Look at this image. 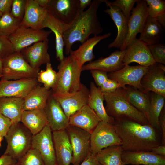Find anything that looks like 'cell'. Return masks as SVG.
I'll list each match as a JSON object with an SVG mask.
<instances>
[{
  "label": "cell",
  "instance_id": "obj_1",
  "mask_svg": "<svg viewBox=\"0 0 165 165\" xmlns=\"http://www.w3.org/2000/svg\"><path fill=\"white\" fill-rule=\"evenodd\" d=\"M113 125L123 151H151L161 145L159 130L149 124L121 118L115 119Z\"/></svg>",
  "mask_w": 165,
  "mask_h": 165
},
{
  "label": "cell",
  "instance_id": "obj_2",
  "mask_svg": "<svg viewBox=\"0 0 165 165\" xmlns=\"http://www.w3.org/2000/svg\"><path fill=\"white\" fill-rule=\"evenodd\" d=\"M104 0H94L86 10L79 12L72 22L65 27L63 34L65 51L69 55L75 42L82 44L91 35H98L103 31L98 20L97 10Z\"/></svg>",
  "mask_w": 165,
  "mask_h": 165
},
{
  "label": "cell",
  "instance_id": "obj_3",
  "mask_svg": "<svg viewBox=\"0 0 165 165\" xmlns=\"http://www.w3.org/2000/svg\"><path fill=\"white\" fill-rule=\"evenodd\" d=\"M104 94L106 111L114 119L126 118L141 124H149L146 115L128 101L124 89L120 87L113 92Z\"/></svg>",
  "mask_w": 165,
  "mask_h": 165
},
{
  "label": "cell",
  "instance_id": "obj_4",
  "mask_svg": "<svg viewBox=\"0 0 165 165\" xmlns=\"http://www.w3.org/2000/svg\"><path fill=\"white\" fill-rule=\"evenodd\" d=\"M57 78L52 92L60 94L73 93L80 90L82 71L76 61L70 55L64 57L58 65Z\"/></svg>",
  "mask_w": 165,
  "mask_h": 165
},
{
  "label": "cell",
  "instance_id": "obj_5",
  "mask_svg": "<svg viewBox=\"0 0 165 165\" xmlns=\"http://www.w3.org/2000/svg\"><path fill=\"white\" fill-rule=\"evenodd\" d=\"M33 136L20 122L13 123L5 137L7 146L4 154L17 160L31 148Z\"/></svg>",
  "mask_w": 165,
  "mask_h": 165
},
{
  "label": "cell",
  "instance_id": "obj_6",
  "mask_svg": "<svg viewBox=\"0 0 165 165\" xmlns=\"http://www.w3.org/2000/svg\"><path fill=\"white\" fill-rule=\"evenodd\" d=\"M39 71L29 64L20 52H14L3 59V76L1 79L16 80L37 78Z\"/></svg>",
  "mask_w": 165,
  "mask_h": 165
},
{
  "label": "cell",
  "instance_id": "obj_7",
  "mask_svg": "<svg viewBox=\"0 0 165 165\" xmlns=\"http://www.w3.org/2000/svg\"><path fill=\"white\" fill-rule=\"evenodd\" d=\"M121 144L113 125L101 121L91 133L90 153L95 155L104 148Z\"/></svg>",
  "mask_w": 165,
  "mask_h": 165
},
{
  "label": "cell",
  "instance_id": "obj_8",
  "mask_svg": "<svg viewBox=\"0 0 165 165\" xmlns=\"http://www.w3.org/2000/svg\"><path fill=\"white\" fill-rule=\"evenodd\" d=\"M72 149V165H79L90 152V135L89 132L69 125L66 129Z\"/></svg>",
  "mask_w": 165,
  "mask_h": 165
},
{
  "label": "cell",
  "instance_id": "obj_9",
  "mask_svg": "<svg viewBox=\"0 0 165 165\" xmlns=\"http://www.w3.org/2000/svg\"><path fill=\"white\" fill-rule=\"evenodd\" d=\"M52 32L44 30H36L19 26L8 37L14 52H20L23 49L33 44L48 38Z\"/></svg>",
  "mask_w": 165,
  "mask_h": 165
},
{
  "label": "cell",
  "instance_id": "obj_10",
  "mask_svg": "<svg viewBox=\"0 0 165 165\" xmlns=\"http://www.w3.org/2000/svg\"><path fill=\"white\" fill-rule=\"evenodd\" d=\"M148 16L147 6L145 0H138L136 7L128 20V31L126 39L120 48L125 50L136 38L138 33L142 31Z\"/></svg>",
  "mask_w": 165,
  "mask_h": 165
},
{
  "label": "cell",
  "instance_id": "obj_11",
  "mask_svg": "<svg viewBox=\"0 0 165 165\" xmlns=\"http://www.w3.org/2000/svg\"><path fill=\"white\" fill-rule=\"evenodd\" d=\"M31 148L39 152L45 165H57L52 131L48 125L33 135Z\"/></svg>",
  "mask_w": 165,
  "mask_h": 165
},
{
  "label": "cell",
  "instance_id": "obj_12",
  "mask_svg": "<svg viewBox=\"0 0 165 165\" xmlns=\"http://www.w3.org/2000/svg\"><path fill=\"white\" fill-rule=\"evenodd\" d=\"M149 67L140 65H126L118 71L110 72L108 74V78L117 82L123 89L126 88L127 85L142 91L141 80Z\"/></svg>",
  "mask_w": 165,
  "mask_h": 165
},
{
  "label": "cell",
  "instance_id": "obj_13",
  "mask_svg": "<svg viewBox=\"0 0 165 165\" xmlns=\"http://www.w3.org/2000/svg\"><path fill=\"white\" fill-rule=\"evenodd\" d=\"M89 90L83 84L82 88L73 93H53V97L59 103L67 116L69 117L83 106L87 105Z\"/></svg>",
  "mask_w": 165,
  "mask_h": 165
},
{
  "label": "cell",
  "instance_id": "obj_14",
  "mask_svg": "<svg viewBox=\"0 0 165 165\" xmlns=\"http://www.w3.org/2000/svg\"><path fill=\"white\" fill-rule=\"evenodd\" d=\"M165 67L156 63L150 67L141 81L142 91H152L165 97Z\"/></svg>",
  "mask_w": 165,
  "mask_h": 165
},
{
  "label": "cell",
  "instance_id": "obj_15",
  "mask_svg": "<svg viewBox=\"0 0 165 165\" xmlns=\"http://www.w3.org/2000/svg\"><path fill=\"white\" fill-rule=\"evenodd\" d=\"M37 78L16 80H0V98L13 97L24 98L39 85Z\"/></svg>",
  "mask_w": 165,
  "mask_h": 165
},
{
  "label": "cell",
  "instance_id": "obj_16",
  "mask_svg": "<svg viewBox=\"0 0 165 165\" xmlns=\"http://www.w3.org/2000/svg\"><path fill=\"white\" fill-rule=\"evenodd\" d=\"M123 62L124 65L133 62L139 65L149 67L156 63L153 60L147 46L145 43L136 38L127 47Z\"/></svg>",
  "mask_w": 165,
  "mask_h": 165
},
{
  "label": "cell",
  "instance_id": "obj_17",
  "mask_svg": "<svg viewBox=\"0 0 165 165\" xmlns=\"http://www.w3.org/2000/svg\"><path fill=\"white\" fill-rule=\"evenodd\" d=\"M79 0H51L48 11L63 23L69 25L79 12Z\"/></svg>",
  "mask_w": 165,
  "mask_h": 165
},
{
  "label": "cell",
  "instance_id": "obj_18",
  "mask_svg": "<svg viewBox=\"0 0 165 165\" xmlns=\"http://www.w3.org/2000/svg\"><path fill=\"white\" fill-rule=\"evenodd\" d=\"M49 39L35 43L22 50L20 52L23 57L34 69L39 71L43 64L50 63L48 52Z\"/></svg>",
  "mask_w": 165,
  "mask_h": 165
},
{
  "label": "cell",
  "instance_id": "obj_19",
  "mask_svg": "<svg viewBox=\"0 0 165 165\" xmlns=\"http://www.w3.org/2000/svg\"><path fill=\"white\" fill-rule=\"evenodd\" d=\"M44 109L48 125L52 131L66 129L69 125V118L59 103L53 96L52 93Z\"/></svg>",
  "mask_w": 165,
  "mask_h": 165
},
{
  "label": "cell",
  "instance_id": "obj_20",
  "mask_svg": "<svg viewBox=\"0 0 165 165\" xmlns=\"http://www.w3.org/2000/svg\"><path fill=\"white\" fill-rule=\"evenodd\" d=\"M104 2L107 7L104 12L109 15L117 29V34L116 38L108 45V47L109 48L114 47L120 49L127 35L128 20L117 7L111 4L107 0H104Z\"/></svg>",
  "mask_w": 165,
  "mask_h": 165
},
{
  "label": "cell",
  "instance_id": "obj_21",
  "mask_svg": "<svg viewBox=\"0 0 165 165\" xmlns=\"http://www.w3.org/2000/svg\"><path fill=\"white\" fill-rule=\"evenodd\" d=\"M126 51V50L115 51L108 57H101L84 65L82 71L98 70L109 72L118 71L125 66L123 60Z\"/></svg>",
  "mask_w": 165,
  "mask_h": 165
},
{
  "label": "cell",
  "instance_id": "obj_22",
  "mask_svg": "<svg viewBox=\"0 0 165 165\" xmlns=\"http://www.w3.org/2000/svg\"><path fill=\"white\" fill-rule=\"evenodd\" d=\"M57 165H70L72 149L66 130L52 131Z\"/></svg>",
  "mask_w": 165,
  "mask_h": 165
},
{
  "label": "cell",
  "instance_id": "obj_23",
  "mask_svg": "<svg viewBox=\"0 0 165 165\" xmlns=\"http://www.w3.org/2000/svg\"><path fill=\"white\" fill-rule=\"evenodd\" d=\"M48 13L47 9L41 7L36 0H26L24 14L19 26L42 29V26Z\"/></svg>",
  "mask_w": 165,
  "mask_h": 165
},
{
  "label": "cell",
  "instance_id": "obj_24",
  "mask_svg": "<svg viewBox=\"0 0 165 165\" xmlns=\"http://www.w3.org/2000/svg\"><path fill=\"white\" fill-rule=\"evenodd\" d=\"M122 160L124 165H165V156L151 151H123Z\"/></svg>",
  "mask_w": 165,
  "mask_h": 165
},
{
  "label": "cell",
  "instance_id": "obj_25",
  "mask_svg": "<svg viewBox=\"0 0 165 165\" xmlns=\"http://www.w3.org/2000/svg\"><path fill=\"white\" fill-rule=\"evenodd\" d=\"M101 121L95 112L88 105L83 106L69 118V124L90 134Z\"/></svg>",
  "mask_w": 165,
  "mask_h": 165
},
{
  "label": "cell",
  "instance_id": "obj_26",
  "mask_svg": "<svg viewBox=\"0 0 165 165\" xmlns=\"http://www.w3.org/2000/svg\"><path fill=\"white\" fill-rule=\"evenodd\" d=\"M111 34V32H108L101 35H94L89 38L81 44L77 49L74 51L72 50L70 55L82 68L85 63L92 61L95 58L93 53L95 46L100 41L108 38Z\"/></svg>",
  "mask_w": 165,
  "mask_h": 165
},
{
  "label": "cell",
  "instance_id": "obj_27",
  "mask_svg": "<svg viewBox=\"0 0 165 165\" xmlns=\"http://www.w3.org/2000/svg\"><path fill=\"white\" fill-rule=\"evenodd\" d=\"M66 25L48 11L47 16L42 26V29L46 28H48L55 35L56 57L60 62L62 60L64 57V43L63 34Z\"/></svg>",
  "mask_w": 165,
  "mask_h": 165
},
{
  "label": "cell",
  "instance_id": "obj_28",
  "mask_svg": "<svg viewBox=\"0 0 165 165\" xmlns=\"http://www.w3.org/2000/svg\"><path fill=\"white\" fill-rule=\"evenodd\" d=\"M89 91L87 105L94 110L101 121L113 125L115 119L108 115L104 105V93L93 82L90 83Z\"/></svg>",
  "mask_w": 165,
  "mask_h": 165
},
{
  "label": "cell",
  "instance_id": "obj_29",
  "mask_svg": "<svg viewBox=\"0 0 165 165\" xmlns=\"http://www.w3.org/2000/svg\"><path fill=\"white\" fill-rule=\"evenodd\" d=\"M20 122L33 135L40 132L48 125L44 109L23 111Z\"/></svg>",
  "mask_w": 165,
  "mask_h": 165
},
{
  "label": "cell",
  "instance_id": "obj_30",
  "mask_svg": "<svg viewBox=\"0 0 165 165\" xmlns=\"http://www.w3.org/2000/svg\"><path fill=\"white\" fill-rule=\"evenodd\" d=\"M52 93V90L38 85L24 98L23 111L44 109Z\"/></svg>",
  "mask_w": 165,
  "mask_h": 165
},
{
  "label": "cell",
  "instance_id": "obj_31",
  "mask_svg": "<svg viewBox=\"0 0 165 165\" xmlns=\"http://www.w3.org/2000/svg\"><path fill=\"white\" fill-rule=\"evenodd\" d=\"M24 100V98L13 97L0 98V113L13 123L20 122Z\"/></svg>",
  "mask_w": 165,
  "mask_h": 165
},
{
  "label": "cell",
  "instance_id": "obj_32",
  "mask_svg": "<svg viewBox=\"0 0 165 165\" xmlns=\"http://www.w3.org/2000/svg\"><path fill=\"white\" fill-rule=\"evenodd\" d=\"M163 31L162 26L156 18L148 16L144 29L138 39L148 46L155 44L161 38Z\"/></svg>",
  "mask_w": 165,
  "mask_h": 165
},
{
  "label": "cell",
  "instance_id": "obj_33",
  "mask_svg": "<svg viewBox=\"0 0 165 165\" xmlns=\"http://www.w3.org/2000/svg\"><path fill=\"white\" fill-rule=\"evenodd\" d=\"M124 89L128 101L147 117L150 105L148 93H145L133 87L127 86Z\"/></svg>",
  "mask_w": 165,
  "mask_h": 165
},
{
  "label": "cell",
  "instance_id": "obj_34",
  "mask_svg": "<svg viewBox=\"0 0 165 165\" xmlns=\"http://www.w3.org/2000/svg\"><path fill=\"white\" fill-rule=\"evenodd\" d=\"M165 97L152 92L150 97V105L147 116L149 124L160 131L159 117L165 106Z\"/></svg>",
  "mask_w": 165,
  "mask_h": 165
},
{
  "label": "cell",
  "instance_id": "obj_35",
  "mask_svg": "<svg viewBox=\"0 0 165 165\" xmlns=\"http://www.w3.org/2000/svg\"><path fill=\"white\" fill-rule=\"evenodd\" d=\"M121 145L104 148L95 155L102 165H124L122 160L123 151Z\"/></svg>",
  "mask_w": 165,
  "mask_h": 165
},
{
  "label": "cell",
  "instance_id": "obj_36",
  "mask_svg": "<svg viewBox=\"0 0 165 165\" xmlns=\"http://www.w3.org/2000/svg\"><path fill=\"white\" fill-rule=\"evenodd\" d=\"M20 22L10 13L3 14L0 18V36L8 37L16 31Z\"/></svg>",
  "mask_w": 165,
  "mask_h": 165
},
{
  "label": "cell",
  "instance_id": "obj_37",
  "mask_svg": "<svg viewBox=\"0 0 165 165\" xmlns=\"http://www.w3.org/2000/svg\"><path fill=\"white\" fill-rule=\"evenodd\" d=\"M57 78V72L53 68L51 63L46 64V69L41 70L38 73L37 79L38 82L43 84V86L48 90L53 89Z\"/></svg>",
  "mask_w": 165,
  "mask_h": 165
},
{
  "label": "cell",
  "instance_id": "obj_38",
  "mask_svg": "<svg viewBox=\"0 0 165 165\" xmlns=\"http://www.w3.org/2000/svg\"><path fill=\"white\" fill-rule=\"evenodd\" d=\"M16 164V165H45L39 152L31 148L17 160Z\"/></svg>",
  "mask_w": 165,
  "mask_h": 165
},
{
  "label": "cell",
  "instance_id": "obj_39",
  "mask_svg": "<svg viewBox=\"0 0 165 165\" xmlns=\"http://www.w3.org/2000/svg\"><path fill=\"white\" fill-rule=\"evenodd\" d=\"M148 16L152 18L165 14V1L162 0H145Z\"/></svg>",
  "mask_w": 165,
  "mask_h": 165
},
{
  "label": "cell",
  "instance_id": "obj_40",
  "mask_svg": "<svg viewBox=\"0 0 165 165\" xmlns=\"http://www.w3.org/2000/svg\"><path fill=\"white\" fill-rule=\"evenodd\" d=\"M152 57L156 63L165 64V46L157 43L148 46Z\"/></svg>",
  "mask_w": 165,
  "mask_h": 165
},
{
  "label": "cell",
  "instance_id": "obj_41",
  "mask_svg": "<svg viewBox=\"0 0 165 165\" xmlns=\"http://www.w3.org/2000/svg\"><path fill=\"white\" fill-rule=\"evenodd\" d=\"M138 0H116L110 3L117 7L121 10L122 12L127 19L128 20L131 14V11L133 6Z\"/></svg>",
  "mask_w": 165,
  "mask_h": 165
},
{
  "label": "cell",
  "instance_id": "obj_42",
  "mask_svg": "<svg viewBox=\"0 0 165 165\" xmlns=\"http://www.w3.org/2000/svg\"><path fill=\"white\" fill-rule=\"evenodd\" d=\"M26 0H13L10 14L21 21L25 13Z\"/></svg>",
  "mask_w": 165,
  "mask_h": 165
},
{
  "label": "cell",
  "instance_id": "obj_43",
  "mask_svg": "<svg viewBox=\"0 0 165 165\" xmlns=\"http://www.w3.org/2000/svg\"><path fill=\"white\" fill-rule=\"evenodd\" d=\"M14 52L13 45L8 37L0 36V58L3 59Z\"/></svg>",
  "mask_w": 165,
  "mask_h": 165
},
{
  "label": "cell",
  "instance_id": "obj_44",
  "mask_svg": "<svg viewBox=\"0 0 165 165\" xmlns=\"http://www.w3.org/2000/svg\"><path fill=\"white\" fill-rule=\"evenodd\" d=\"M99 87L103 93H110L115 92L117 89L121 87L117 82L108 78Z\"/></svg>",
  "mask_w": 165,
  "mask_h": 165
},
{
  "label": "cell",
  "instance_id": "obj_45",
  "mask_svg": "<svg viewBox=\"0 0 165 165\" xmlns=\"http://www.w3.org/2000/svg\"><path fill=\"white\" fill-rule=\"evenodd\" d=\"M96 85L100 87L108 78L107 72L98 70H90Z\"/></svg>",
  "mask_w": 165,
  "mask_h": 165
},
{
  "label": "cell",
  "instance_id": "obj_46",
  "mask_svg": "<svg viewBox=\"0 0 165 165\" xmlns=\"http://www.w3.org/2000/svg\"><path fill=\"white\" fill-rule=\"evenodd\" d=\"M13 124L10 119L0 113V135L5 137Z\"/></svg>",
  "mask_w": 165,
  "mask_h": 165
},
{
  "label": "cell",
  "instance_id": "obj_47",
  "mask_svg": "<svg viewBox=\"0 0 165 165\" xmlns=\"http://www.w3.org/2000/svg\"><path fill=\"white\" fill-rule=\"evenodd\" d=\"M159 125L161 132V145H165V106L163 107L159 117Z\"/></svg>",
  "mask_w": 165,
  "mask_h": 165
},
{
  "label": "cell",
  "instance_id": "obj_48",
  "mask_svg": "<svg viewBox=\"0 0 165 165\" xmlns=\"http://www.w3.org/2000/svg\"><path fill=\"white\" fill-rule=\"evenodd\" d=\"M13 0H0V11L3 14L10 13Z\"/></svg>",
  "mask_w": 165,
  "mask_h": 165
},
{
  "label": "cell",
  "instance_id": "obj_49",
  "mask_svg": "<svg viewBox=\"0 0 165 165\" xmlns=\"http://www.w3.org/2000/svg\"><path fill=\"white\" fill-rule=\"evenodd\" d=\"M79 165H102L98 161L96 155L90 152Z\"/></svg>",
  "mask_w": 165,
  "mask_h": 165
},
{
  "label": "cell",
  "instance_id": "obj_50",
  "mask_svg": "<svg viewBox=\"0 0 165 165\" xmlns=\"http://www.w3.org/2000/svg\"><path fill=\"white\" fill-rule=\"evenodd\" d=\"M17 161L8 155L3 154L0 157V165H11L16 163Z\"/></svg>",
  "mask_w": 165,
  "mask_h": 165
},
{
  "label": "cell",
  "instance_id": "obj_51",
  "mask_svg": "<svg viewBox=\"0 0 165 165\" xmlns=\"http://www.w3.org/2000/svg\"><path fill=\"white\" fill-rule=\"evenodd\" d=\"M91 0H79L78 8L79 11H83L84 9L91 5Z\"/></svg>",
  "mask_w": 165,
  "mask_h": 165
},
{
  "label": "cell",
  "instance_id": "obj_52",
  "mask_svg": "<svg viewBox=\"0 0 165 165\" xmlns=\"http://www.w3.org/2000/svg\"><path fill=\"white\" fill-rule=\"evenodd\" d=\"M151 151L157 155L165 156V145H160L154 147Z\"/></svg>",
  "mask_w": 165,
  "mask_h": 165
},
{
  "label": "cell",
  "instance_id": "obj_53",
  "mask_svg": "<svg viewBox=\"0 0 165 165\" xmlns=\"http://www.w3.org/2000/svg\"><path fill=\"white\" fill-rule=\"evenodd\" d=\"M39 5L41 7L47 9L50 3L51 0H36Z\"/></svg>",
  "mask_w": 165,
  "mask_h": 165
},
{
  "label": "cell",
  "instance_id": "obj_54",
  "mask_svg": "<svg viewBox=\"0 0 165 165\" xmlns=\"http://www.w3.org/2000/svg\"><path fill=\"white\" fill-rule=\"evenodd\" d=\"M156 19L162 27H164L165 26V14L157 17Z\"/></svg>",
  "mask_w": 165,
  "mask_h": 165
},
{
  "label": "cell",
  "instance_id": "obj_55",
  "mask_svg": "<svg viewBox=\"0 0 165 165\" xmlns=\"http://www.w3.org/2000/svg\"><path fill=\"white\" fill-rule=\"evenodd\" d=\"M3 70V59L0 58V74H2Z\"/></svg>",
  "mask_w": 165,
  "mask_h": 165
},
{
  "label": "cell",
  "instance_id": "obj_56",
  "mask_svg": "<svg viewBox=\"0 0 165 165\" xmlns=\"http://www.w3.org/2000/svg\"><path fill=\"white\" fill-rule=\"evenodd\" d=\"M3 138L1 135H0V147L1 146L2 141V140H3Z\"/></svg>",
  "mask_w": 165,
  "mask_h": 165
},
{
  "label": "cell",
  "instance_id": "obj_57",
  "mask_svg": "<svg viewBox=\"0 0 165 165\" xmlns=\"http://www.w3.org/2000/svg\"><path fill=\"white\" fill-rule=\"evenodd\" d=\"M3 14L0 11V18L2 16Z\"/></svg>",
  "mask_w": 165,
  "mask_h": 165
},
{
  "label": "cell",
  "instance_id": "obj_58",
  "mask_svg": "<svg viewBox=\"0 0 165 165\" xmlns=\"http://www.w3.org/2000/svg\"><path fill=\"white\" fill-rule=\"evenodd\" d=\"M3 76L2 74H0V78H1Z\"/></svg>",
  "mask_w": 165,
  "mask_h": 165
},
{
  "label": "cell",
  "instance_id": "obj_59",
  "mask_svg": "<svg viewBox=\"0 0 165 165\" xmlns=\"http://www.w3.org/2000/svg\"><path fill=\"white\" fill-rule=\"evenodd\" d=\"M16 163H14V164H11V165H16Z\"/></svg>",
  "mask_w": 165,
  "mask_h": 165
}]
</instances>
